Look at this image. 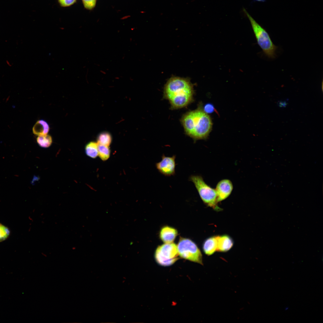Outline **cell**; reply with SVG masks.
Instances as JSON below:
<instances>
[{
  "instance_id": "obj_1",
  "label": "cell",
  "mask_w": 323,
  "mask_h": 323,
  "mask_svg": "<svg viewBox=\"0 0 323 323\" xmlns=\"http://www.w3.org/2000/svg\"><path fill=\"white\" fill-rule=\"evenodd\" d=\"M194 94L193 86L189 80L179 77L170 79L164 89V96L173 109L188 105L193 100Z\"/></svg>"
},
{
  "instance_id": "obj_2",
  "label": "cell",
  "mask_w": 323,
  "mask_h": 323,
  "mask_svg": "<svg viewBox=\"0 0 323 323\" xmlns=\"http://www.w3.org/2000/svg\"><path fill=\"white\" fill-rule=\"evenodd\" d=\"M181 122L186 134L194 141L205 139L212 126L210 117L200 108L185 114Z\"/></svg>"
},
{
  "instance_id": "obj_3",
  "label": "cell",
  "mask_w": 323,
  "mask_h": 323,
  "mask_svg": "<svg viewBox=\"0 0 323 323\" xmlns=\"http://www.w3.org/2000/svg\"><path fill=\"white\" fill-rule=\"evenodd\" d=\"M244 12L249 20L257 43L265 55L269 58H275L278 47L275 45L266 31L258 23L244 8Z\"/></svg>"
},
{
  "instance_id": "obj_4",
  "label": "cell",
  "mask_w": 323,
  "mask_h": 323,
  "mask_svg": "<svg viewBox=\"0 0 323 323\" xmlns=\"http://www.w3.org/2000/svg\"><path fill=\"white\" fill-rule=\"evenodd\" d=\"M189 180L194 184L203 202L216 211L222 209L218 205L217 196L215 189L212 188L204 181L202 177L198 175H191Z\"/></svg>"
},
{
  "instance_id": "obj_5",
  "label": "cell",
  "mask_w": 323,
  "mask_h": 323,
  "mask_svg": "<svg viewBox=\"0 0 323 323\" xmlns=\"http://www.w3.org/2000/svg\"><path fill=\"white\" fill-rule=\"evenodd\" d=\"M177 246L180 257L203 265L201 252L196 244L192 240L180 237Z\"/></svg>"
},
{
  "instance_id": "obj_6",
  "label": "cell",
  "mask_w": 323,
  "mask_h": 323,
  "mask_svg": "<svg viewBox=\"0 0 323 323\" xmlns=\"http://www.w3.org/2000/svg\"><path fill=\"white\" fill-rule=\"evenodd\" d=\"M177 245L173 242L158 246L154 254L157 263L163 266H171L179 258Z\"/></svg>"
},
{
  "instance_id": "obj_7",
  "label": "cell",
  "mask_w": 323,
  "mask_h": 323,
  "mask_svg": "<svg viewBox=\"0 0 323 323\" xmlns=\"http://www.w3.org/2000/svg\"><path fill=\"white\" fill-rule=\"evenodd\" d=\"M176 156H166L164 154L162 156L161 160L156 163L155 166L158 171L166 176H170L175 174Z\"/></svg>"
},
{
  "instance_id": "obj_8",
  "label": "cell",
  "mask_w": 323,
  "mask_h": 323,
  "mask_svg": "<svg viewBox=\"0 0 323 323\" xmlns=\"http://www.w3.org/2000/svg\"><path fill=\"white\" fill-rule=\"evenodd\" d=\"M233 188L231 182L228 179H224L219 181L215 189L218 202L227 199L231 194Z\"/></svg>"
},
{
  "instance_id": "obj_9",
  "label": "cell",
  "mask_w": 323,
  "mask_h": 323,
  "mask_svg": "<svg viewBox=\"0 0 323 323\" xmlns=\"http://www.w3.org/2000/svg\"><path fill=\"white\" fill-rule=\"evenodd\" d=\"M178 235L177 230L175 228L167 226L162 227L160 230L159 237L164 243L173 242Z\"/></svg>"
},
{
  "instance_id": "obj_10",
  "label": "cell",
  "mask_w": 323,
  "mask_h": 323,
  "mask_svg": "<svg viewBox=\"0 0 323 323\" xmlns=\"http://www.w3.org/2000/svg\"><path fill=\"white\" fill-rule=\"evenodd\" d=\"M234 241L229 235L224 234L217 236V251L226 252L229 250L233 247Z\"/></svg>"
},
{
  "instance_id": "obj_11",
  "label": "cell",
  "mask_w": 323,
  "mask_h": 323,
  "mask_svg": "<svg viewBox=\"0 0 323 323\" xmlns=\"http://www.w3.org/2000/svg\"><path fill=\"white\" fill-rule=\"evenodd\" d=\"M217 236H213L206 239L204 241L202 249L205 253L209 256L217 251Z\"/></svg>"
},
{
  "instance_id": "obj_12",
  "label": "cell",
  "mask_w": 323,
  "mask_h": 323,
  "mask_svg": "<svg viewBox=\"0 0 323 323\" xmlns=\"http://www.w3.org/2000/svg\"><path fill=\"white\" fill-rule=\"evenodd\" d=\"M50 129L48 123L43 120H38L33 126L32 131L33 134L39 136L47 134Z\"/></svg>"
},
{
  "instance_id": "obj_13",
  "label": "cell",
  "mask_w": 323,
  "mask_h": 323,
  "mask_svg": "<svg viewBox=\"0 0 323 323\" xmlns=\"http://www.w3.org/2000/svg\"><path fill=\"white\" fill-rule=\"evenodd\" d=\"M85 151L87 156L92 158H95L98 156V144L91 141L86 145Z\"/></svg>"
},
{
  "instance_id": "obj_14",
  "label": "cell",
  "mask_w": 323,
  "mask_h": 323,
  "mask_svg": "<svg viewBox=\"0 0 323 323\" xmlns=\"http://www.w3.org/2000/svg\"><path fill=\"white\" fill-rule=\"evenodd\" d=\"M37 142L41 147L46 148L49 147L52 143L51 136L48 134L38 136L36 138Z\"/></svg>"
},
{
  "instance_id": "obj_15",
  "label": "cell",
  "mask_w": 323,
  "mask_h": 323,
  "mask_svg": "<svg viewBox=\"0 0 323 323\" xmlns=\"http://www.w3.org/2000/svg\"><path fill=\"white\" fill-rule=\"evenodd\" d=\"M112 141L111 135L107 132L100 133L97 138V143L109 147Z\"/></svg>"
},
{
  "instance_id": "obj_16",
  "label": "cell",
  "mask_w": 323,
  "mask_h": 323,
  "mask_svg": "<svg viewBox=\"0 0 323 323\" xmlns=\"http://www.w3.org/2000/svg\"><path fill=\"white\" fill-rule=\"evenodd\" d=\"M98 156L102 160L106 161L109 158L110 150L109 147L98 144Z\"/></svg>"
},
{
  "instance_id": "obj_17",
  "label": "cell",
  "mask_w": 323,
  "mask_h": 323,
  "mask_svg": "<svg viewBox=\"0 0 323 323\" xmlns=\"http://www.w3.org/2000/svg\"><path fill=\"white\" fill-rule=\"evenodd\" d=\"M10 234V231L9 228L0 223V243L8 239Z\"/></svg>"
},
{
  "instance_id": "obj_18",
  "label": "cell",
  "mask_w": 323,
  "mask_h": 323,
  "mask_svg": "<svg viewBox=\"0 0 323 323\" xmlns=\"http://www.w3.org/2000/svg\"><path fill=\"white\" fill-rule=\"evenodd\" d=\"M97 0H82L84 7L86 9L91 10L95 6Z\"/></svg>"
},
{
  "instance_id": "obj_19",
  "label": "cell",
  "mask_w": 323,
  "mask_h": 323,
  "mask_svg": "<svg viewBox=\"0 0 323 323\" xmlns=\"http://www.w3.org/2000/svg\"><path fill=\"white\" fill-rule=\"evenodd\" d=\"M60 5L63 7H70L75 4L77 0H57Z\"/></svg>"
},
{
  "instance_id": "obj_20",
  "label": "cell",
  "mask_w": 323,
  "mask_h": 323,
  "mask_svg": "<svg viewBox=\"0 0 323 323\" xmlns=\"http://www.w3.org/2000/svg\"><path fill=\"white\" fill-rule=\"evenodd\" d=\"M214 107L212 105L208 104L205 106L204 111L206 113H211L214 111Z\"/></svg>"
},
{
  "instance_id": "obj_21",
  "label": "cell",
  "mask_w": 323,
  "mask_h": 323,
  "mask_svg": "<svg viewBox=\"0 0 323 323\" xmlns=\"http://www.w3.org/2000/svg\"><path fill=\"white\" fill-rule=\"evenodd\" d=\"M277 104L280 107H285L287 105V103L285 101H279Z\"/></svg>"
},
{
  "instance_id": "obj_22",
  "label": "cell",
  "mask_w": 323,
  "mask_h": 323,
  "mask_svg": "<svg viewBox=\"0 0 323 323\" xmlns=\"http://www.w3.org/2000/svg\"><path fill=\"white\" fill-rule=\"evenodd\" d=\"M100 73H102V74H106V72L105 71H103L102 70H100Z\"/></svg>"
},
{
  "instance_id": "obj_23",
  "label": "cell",
  "mask_w": 323,
  "mask_h": 323,
  "mask_svg": "<svg viewBox=\"0 0 323 323\" xmlns=\"http://www.w3.org/2000/svg\"><path fill=\"white\" fill-rule=\"evenodd\" d=\"M255 0V1H259V2H265L266 1V0Z\"/></svg>"
},
{
  "instance_id": "obj_24",
  "label": "cell",
  "mask_w": 323,
  "mask_h": 323,
  "mask_svg": "<svg viewBox=\"0 0 323 323\" xmlns=\"http://www.w3.org/2000/svg\"><path fill=\"white\" fill-rule=\"evenodd\" d=\"M115 78L116 79H119V77H116Z\"/></svg>"
},
{
  "instance_id": "obj_25",
  "label": "cell",
  "mask_w": 323,
  "mask_h": 323,
  "mask_svg": "<svg viewBox=\"0 0 323 323\" xmlns=\"http://www.w3.org/2000/svg\"><path fill=\"white\" fill-rule=\"evenodd\" d=\"M125 55H124V56H123V57H122V59L123 60H124V59L125 58Z\"/></svg>"
},
{
  "instance_id": "obj_26",
  "label": "cell",
  "mask_w": 323,
  "mask_h": 323,
  "mask_svg": "<svg viewBox=\"0 0 323 323\" xmlns=\"http://www.w3.org/2000/svg\"><path fill=\"white\" fill-rule=\"evenodd\" d=\"M132 38H130V39H129V41H130V42H132Z\"/></svg>"
},
{
  "instance_id": "obj_27",
  "label": "cell",
  "mask_w": 323,
  "mask_h": 323,
  "mask_svg": "<svg viewBox=\"0 0 323 323\" xmlns=\"http://www.w3.org/2000/svg\"><path fill=\"white\" fill-rule=\"evenodd\" d=\"M130 79L131 80H132V78H131V77H130Z\"/></svg>"
}]
</instances>
